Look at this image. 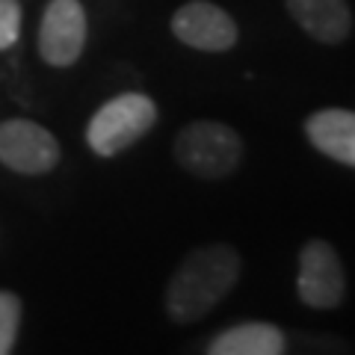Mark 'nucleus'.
<instances>
[{"label":"nucleus","mask_w":355,"mask_h":355,"mask_svg":"<svg viewBox=\"0 0 355 355\" xmlns=\"http://www.w3.org/2000/svg\"><path fill=\"white\" fill-rule=\"evenodd\" d=\"M305 137L329 160L355 169V110L323 107L305 119Z\"/></svg>","instance_id":"nucleus-8"},{"label":"nucleus","mask_w":355,"mask_h":355,"mask_svg":"<svg viewBox=\"0 0 355 355\" xmlns=\"http://www.w3.org/2000/svg\"><path fill=\"white\" fill-rule=\"evenodd\" d=\"M21 21H24V12H21L18 0H0V51L15 48L21 36Z\"/></svg>","instance_id":"nucleus-12"},{"label":"nucleus","mask_w":355,"mask_h":355,"mask_svg":"<svg viewBox=\"0 0 355 355\" xmlns=\"http://www.w3.org/2000/svg\"><path fill=\"white\" fill-rule=\"evenodd\" d=\"M86 9L80 0H51L39 24V57L53 69H69L86 48Z\"/></svg>","instance_id":"nucleus-6"},{"label":"nucleus","mask_w":355,"mask_h":355,"mask_svg":"<svg viewBox=\"0 0 355 355\" xmlns=\"http://www.w3.org/2000/svg\"><path fill=\"white\" fill-rule=\"evenodd\" d=\"M296 296L314 311H335L347 296V275L329 240H308L299 249Z\"/></svg>","instance_id":"nucleus-5"},{"label":"nucleus","mask_w":355,"mask_h":355,"mask_svg":"<svg viewBox=\"0 0 355 355\" xmlns=\"http://www.w3.org/2000/svg\"><path fill=\"white\" fill-rule=\"evenodd\" d=\"M287 12L320 44H340L352 33L349 0H284Z\"/></svg>","instance_id":"nucleus-9"},{"label":"nucleus","mask_w":355,"mask_h":355,"mask_svg":"<svg viewBox=\"0 0 355 355\" xmlns=\"http://www.w3.org/2000/svg\"><path fill=\"white\" fill-rule=\"evenodd\" d=\"M240 252L228 243H207L178 263L166 284V314L175 323H196L207 317L240 282Z\"/></svg>","instance_id":"nucleus-1"},{"label":"nucleus","mask_w":355,"mask_h":355,"mask_svg":"<svg viewBox=\"0 0 355 355\" xmlns=\"http://www.w3.org/2000/svg\"><path fill=\"white\" fill-rule=\"evenodd\" d=\"M21 299L12 291H0V355H9L15 349L18 329H21Z\"/></svg>","instance_id":"nucleus-11"},{"label":"nucleus","mask_w":355,"mask_h":355,"mask_svg":"<svg viewBox=\"0 0 355 355\" xmlns=\"http://www.w3.org/2000/svg\"><path fill=\"white\" fill-rule=\"evenodd\" d=\"M175 160L184 172L202 181H222L234 175L243 160L240 133L225 121H190L175 137Z\"/></svg>","instance_id":"nucleus-2"},{"label":"nucleus","mask_w":355,"mask_h":355,"mask_svg":"<svg viewBox=\"0 0 355 355\" xmlns=\"http://www.w3.org/2000/svg\"><path fill=\"white\" fill-rule=\"evenodd\" d=\"M172 36L187 48L205 53H225L237 44V21L210 0H190L172 15Z\"/></svg>","instance_id":"nucleus-7"},{"label":"nucleus","mask_w":355,"mask_h":355,"mask_svg":"<svg viewBox=\"0 0 355 355\" xmlns=\"http://www.w3.org/2000/svg\"><path fill=\"white\" fill-rule=\"evenodd\" d=\"M157 125V104L142 92H121L95 110L86 125V142L98 157H116Z\"/></svg>","instance_id":"nucleus-3"},{"label":"nucleus","mask_w":355,"mask_h":355,"mask_svg":"<svg viewBox=\"0 0 355 355\" xmlns=\"http://www.w3.org/2000/svg\"><path fill=\"white\" fill-rule=\"evenodd\" d=\"M62 148L53 133L30 119L0 121V163L18 175H48L60 166Z\"/></svg>","instance_id":"nucleus-4"},{"label":"nucleus","mask_w":355,"mask_h":355,"mask_svg":"<svg viewBox=\"0 0 355 355\" xmlns=\"http://www.w3.org/2000/svg\"><path fill=\"white\" fill-rule=\"evenodd\" d=\"M284 349V331L263 320H249V323L219 331L207 347L210 355H282Z\"/></svg>","instance_id":"nucleus-10"}]
</instances>
